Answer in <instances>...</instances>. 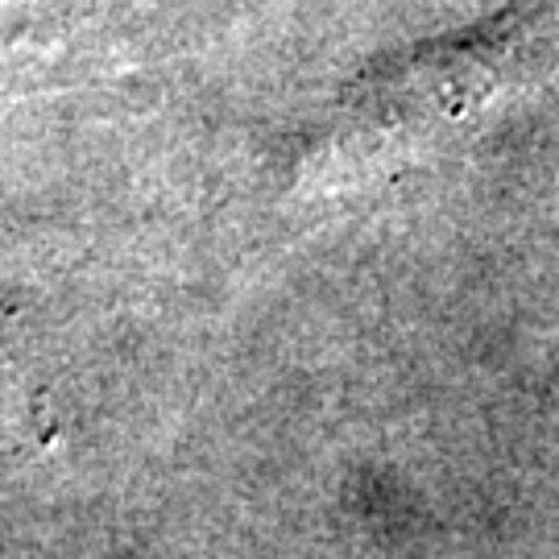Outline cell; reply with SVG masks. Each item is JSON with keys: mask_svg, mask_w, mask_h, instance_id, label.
Segmentation results:
<instances>
[{"mask_svg": "<svg viewBox=\"0 0 559 559\" xmlns=\"http://www.w3.org/2000/svg\"><path fill=\"white\" fill-rule=\"evenodd\" d=\"M559 71V0H510L493 17L419 41L360 75L332 124L328 158L344 166L411 154L468 129Z\"/></svg>", "mask_w": 559, "mask_h": 559, "instance_id": "1", "label": "cell"}]
</instances>
